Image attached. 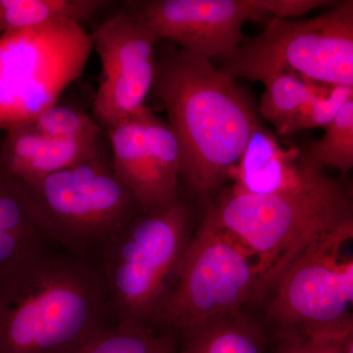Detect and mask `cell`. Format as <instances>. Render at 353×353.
<instances>
[{
    "instance_id": "21",
    "label": "cell",
    "mask_w": 353,
    "mask_h": 353,
    "mask_svg": "<svg viewBox=\"0 0 353 353\" xmlns=\"http://www.w3.org/2000/svg\"><path fill=\"white\" fill-rule=\"evenodd\" d=\"M22 127L44 138L57 141L97 138L103 136L104 132L92 116L58 103L46 109Z\"/></svg>"
},
{
    "instance_id": "1",
    "label": "cell",
    "mask_w": 353,
    "mask_h": 353,
    "mask_svg": "<svg viewBox=\"0 0 353 353\" xmlns=\"http://www.w3.org/2000/svg\"><path fill=\"white\" fill-rule=\"evenodd\" d=\"M157 48L152 92L163 104L182 152L181 179L201 197L214 192L238 163L259 108L212 60L165 41Z\"/></svg>"
},
{
    "instance_id": "4",
    "label": "cell",
    "mask_w": 353,
    "mask_h": 353,
    "mask_svg": "<svg viewBox=\"0 0 353 353\" xmlns=\"http://www.w3.org/2000/svg\"><path fill=\"white\" fill-rule=\"evenodd\" d=\"M19 183L48 243L94 265L108 243L143 211L113 173L108 157Z\"/></svg>"
},
{
    "instance_id": "11",
    "label": "cell",
    "mask_w": 353,
    "mask_h": 353,
    "mask_svg": "<svg viewBox=\"0 0 353 353\" xmlns=\"http://www.w3.org/2000/svg\"><path fill=\"white\" fill-rule=\"evenodd\" d=\"M123 10L159 38L209 58H226L250 21L271 20L262 0H131Z\"/></svg>"
},
{
    "instance_id": "10",
    "label": "cell",
    "mask_w": 353,
    "mask_h": 353,
    "mask_svg": "<svg viewBox=\"0 0 353 353\" xmlns=\"http://www.w3.org/2000/svg\"><path fill=\"white\" fill-rule=\"evenodd\" d=\"M90 34L101 62L92 117L105 132L145 108L161 41L123 9L99 23Z\"/></svg>"
},
{
    "instance_id": "2",
    "label": "cell",
    "mask_w": 353,
    "mask_h": 353,
    "mask_svg": "<svg viewBox=\"0 0 353 353\" xmlns=\"http://www.w3.org/2000/svg\"><path fill=\"white\" fill-rule=\"evenodd\" d=\"M99 269L44 248L0 278V353H79L115 324Z\"/></svg>"
},
{
    "instance_id": "22",
    "label": "cell",
    "mask_w": 353,
    "mask_h": 353,
    "mask_svg": "<svg viewBox=\"0 0 353 353\" xmlns=\"http://www.w3.org/2000/svg\"><path fill=\"white\" fill-rule=\"evenodd\" d=\"M353 99V87L317 83L297 114L287 134L328 126L341 108Z\"/></svg>"
},
{
    "instance_id": "16",
    "label": "cell",
    "mask_w": 353,
    "mask_h": 353,
    "mask_svg": "<svg viewBox=\"0 0 353 353\" xmlns=\"http://www.w3.org/2000/svg\"><path fill=\"white\" fill-rule=\"evenodd\" d=\"M111 4L108 0H0V32L53 22L83 27Z\"/></svg>"
},
{
    "instance_id": "13",
    "label": "cell",
    "mask_w": 353,
    "mask_h": 353,
    "mask_svg": "<svg viewBox=\"0 0 353 353\" xmlns=\"http://www.w3.org/2000/svg\"><path fill=\"white\" fill-rule=\"evenodd\" d=\"M145 108L105 132L112 152L113 173L134 194L141 209L150 210L168 205L176 199L165 189L148 152L143 119Z\"/></svg>"
},
{
    "instance_id": "14",
    "label": "cell",
    "mask_w": 353,
    "mask_h": 353,
    "mask_svg": "<svg viewBox=\"0 0 353 353\" xmlns=\"http://www.w3.org/2000/svg\"><path fill=\"white\" fill-rule=\"evenodd\" d=\"M303 163L296 148L285 150L261 123L253 128L238 163L230 173L236 178L232 190L266 196L292 187L301 178Z\"/></svg>"
},
{
    "instance_id": "24",
    "label": "cell",
    "mask_w": 353,
    "mask_h": 353,
    "mask_svg": "<svg viewBox=\"0 0 353 353\" xmlns=\"http://www.w3.org/2000/svg\"><path fill=\"white\" fill-rule=\"evenodd\" d=\"M336 1L327 0H262L265 11L271 19H287L301 17L310 11L333 6Z\"/></svg>"
},
{
    "instance_id": "6",
    "label": "cell",
    "mask_w": 353,
    "mask_h": 353,
    "mask_svg": "<svg viewBox=\"0 0 353 353\" xmlns=\"http://www.w3.org/2000/svg\"><path fill=\"white\" fill-rule=\"evenodd\" d=\"M257 260L208 212L190 236L171 289L152 326L175 334L241 312L260 299Z\"/></svg>"
},
{
    "instance_id": "23",
    "label": "cell",
    "mask_w": 353,
    "mask_h": 353,
    "mask_svg": "<svg viewBox=\"0 0 353 353\" xmlns=\"http://www.w3.org/2000/svg\"><path fill=\"white\" fill-rule=\"evenodd\" d=\"M272 353H353V324L316 332H290L278 334Z\"/></svg>"
},
{
    "instance_id": "20",
    "label": "cell",
    "mask_w": 353,
    "mask_h": 353,
    "mask_svg": "<svg viewBox=\"0 0 353 353\" xmlns=\"http://www.w3.org/2000/svg\"><path fill=\"white\" fill-rule=\"evenodd\" d=\"M146 145L160 180L174 199H178L182 168V152L178 139L169 125L152 109L143 110Z\"/></svg>"
},
{
    "instance_id": "19",
    "label": "cell",
    "mask_w": 353,
    "mask_h": 353,
    "mask_svg": "<svg viewBox=\"0 0 353 353\" xmlns=\"http://www.w3.org/2000/svg\"><path fill=\"white\" fill-rule=\"evenodd\" d=\"M301 157L304 161L324 169L333 167L347 174L353 167V99L325 127L322 138L313 141Z\"/></svg>"
},
{
    "instance_id": "17",
    "label": "cell",
    "mask_w": 353,
    "mask_h": 353,
    "mask_svg": "<svg viewBox=\"0 0 353 353\" xmlns=\"http://www.w3.org/2000/svg\"><path fill=\"white\" fill-rule=\"evenodd\" d=\"M79 353H179V340L152 325L116 322Z\"/></svg>"
},
{
    "instance_id": "8",
    "label": "cell",
    "mask_w": 353,
    "mask_h": 353,
    "mask_svg": "<svg viewBox=\"0 0 353 353\" xmlns=\"http://www.w3.org/2000/svg\"><path fill=\"white\" fill-rule=\"evenodd\" d=\"M94 50L80 25L53 22L0 36V130L31 122L83 75Z\"/></svg>"
},
{
    "instance_id": "18",
    "label": "cell",
    "mask_w": 353,
    "mask_h": 353,
    "mask_svg": "<svg viewBox=\"0 0 353 353\" xmlns=\"http://www.w3.org/2000/svg\"><path fill=\"white\" fill-rule=\"evenodd\" d=\"M261 83L264 94L259 113L275 127L278 134L285 136L318 83L292 74H275Z\"/></svg>"
},
{
    "instance_id": "9",
    "label": "cell",
    "mask_w": 353,
    "mask_h": 353,
    "mask_svg": "<svg viewBox=\"0 0 353 353\" xmlns=\"http://www.w3.org/2000/svg\"><path fill=\"white\" fill-rule=\"evenodd\" d=\"M353 239V224L311 243L285 269L272 292L268 314L278 334L316 332L353 324V259L343 248Z\"/></svg>"
},
{
    "instance_id": "12",
    "label": "cell",
    "mask_w": 353,
    "mask_h": 353,
    "mask_svg": "<svg viewBox=\"0 0 353 353\" xmlns=\"http://www.w3.org/2000/svg\"><path fill=\"white\" fill-rule=\"evenodd\" d=\"M101 158H106L102 137L57 141L20 127L6 132L0 145V167L21 183Z\"/></svg>"
},
{
    "instance_id": "3",
    "label": "cell",
    "mask_w": 353,
    "mask_h": 353,
    "mask_svg": "<svg viewBox=\"0 0 353 353\" xmlns=\"http://www.w3.org/2000/svg\"><path fill=\"white\" fill-rule=\"evenodd\" d=\"M301 159L303 174L292 187L266 196L230 190L208 210L256 259L260 299L311 243L353 224L352 197L343 183Z\"/></svg>"
},
{
    "instance_id": "7",
    "label": "cell",
    "mask_w": 353,
    "mask_h": 353,
    "mask_svg": "<svg viewBox=\"0 0 353 353\" xmlns=\"http://www.w3.org/2000/svg\"><path fill=\"white\" fill-rule=\"evenodd\" d=\"M219 69L234 79L262 82L292 74L324 85L353 87V1H336L306 20L273 19L245 39Z\"/></svg>"
},
{
    "instance_id": "5",
    "label": "cell",
    "mask_w": 353,
    "mask_h": 353,
    "mask_svg": "<svg viewBox=\"0 0 353 353\" xmlns=\"http://www.w3.org/2000/svg\"><path fill=\"white\" fill-rule=\"evenodd\" d=\"M190 236V208L180 196L141 211L108 243L95 266L116 322L152 326Z\"/></svg>"
},
{
    "instance_id": "15",
    "label": "cell",
    "mask_w": 353,
    "mask_h": 353,
    "mask_svg": "<svg viewBox=\"0 0 353 353\" xmlns=\"http://www.w3.org/2000/svg\"><path fill=\"white\" fill-rule=\"evenodd\" d=\"M178 340L179 353H266L263 334L241 312L194 327Z\"/></svg>"
}]
</instances>
